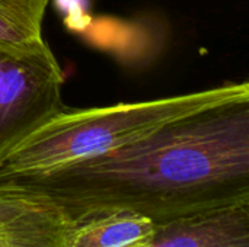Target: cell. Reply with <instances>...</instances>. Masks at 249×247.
<instances>
[{"instance_id":"cell-1","label":"cell","mask_w":249,"mask_h":247,"mask_svg":"<svg viewBox=\"0 0 249 247\" xmlns=\"http://www.w3.org/2000/svg\"><path fill=\"white\" fill-rule=\"evenodd\" d=\"M15 181L70 220L131 211L155 224L249 201V95L160 127L125 147Z\"/></svg>"},{"instance_id":"cell-2","label":"cell","mask_w":249,"mask_h":247,"mask_svg":"<svg viewBox=\"0 0 249 247\" xmlns=\"http://www.w3.org/2000/svg\"><path fill=\"white\" fill-rule=\"evenodd\" d=\"M249 95L248 83L104 108L61 111L0 160V181L32 176L136 143L165 124Z\"/></svg>"},{"instance_id":"cell-3","label":"cell","mask_w":249,"mask_h":247,"mask_svg":"<svg viewBox=\"0 0 249 247\" xmlns=\"http://www.w3.org/2000/svg\"><path fill=\"white\" fill-rule=\"evenodd\" d=\"M63 70L47 42L0 45V160L64 111Z\"/></svg>"},{"instance_id":"cell-4","label":"cell","mask_w":249,"mask_h":247,"mask_svg":"<svg viewBox=\"0 0 249 247\" xmlns=\"http://www.w3.org/2000/svg\"><path fill=\"white\" fill-rule=\"evenodd\" d=\"M71 226L42 192L0 181V247H66Z\"/></svg>"},{"instance_id":"cell-5","label":"cell","mask_w":249,"mask_h":247,"mask_svg":"<svg viewBox=\"0 0 249 247\" xmlns=\"http://www.w3.org/2000/svg\"><path fill=\"white\" fill-rule=\"evenodd\" d=\"M143 247H249V201L155 224Z\"/></svg>"},{"instance_id":"cell-6","label":"cell","mask_w":249,"mask_h":247,"mask_svg":"<svg viewBox=\"0 0 249 247\" xmlns=\"http://www.w3.org/2000/svg\"><path fill=\"white\" fill-rule=\"evenodd\" d=\"M155 233L150 218L131 211H111L71 223L66 247H143Z\"/></svg>"},{"instance_id":"cell-7","label":"cell","mask_w":249,"mask_h":247,"mask_svg":"<svg viewBox=\"0 0 249 247\" xmlns=\"http://www.w3.org/2000/svg\"><path fill=\"white\" fill-rule=\"evenodd\" d=\"M50 0H0V45L23 47L42 41Z\"/></svg>"}]
</instances>
